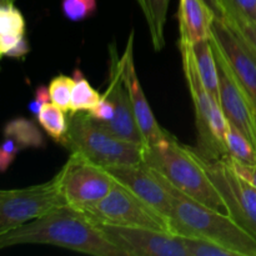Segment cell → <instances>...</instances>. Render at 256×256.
<instances>
[{
  "instance_id": "1",
  "label": "cell",
  "mask_w": 256,
  "mask_h": 256,
  "mask_svg": "<svg viewBox=\"0 0 256 256\" xmlns=\"http://www.w3.org/2000/svg\"><path fill=\"white\" fill-rule=\"evenodd\" d=\"M18 245H50L92 256H125L96 224L70 205L0 235L2 249Z\"/></svg>"
},
{
  "instance_id": "2",
  "label": "cell",
  "mask_w": 256,
  "mask_h": 256,
  "mask_svg": "<svg viewBox=\"0 0 256 256\" xmlns=\"http://www.w3.org/2000/svg\"><path fill=\"white\" fill-rule=\"evenodd\" d=\"M156 175L172 196L169 216L172 232L179 236L210 240L232 250L238 256H256V240L232 218L195 202L175 189L159 172Z\"/></svg>"
},
{
  "instance_id": "3",
  "label": "cell",
  "mask_w": 256,
  "mask_h": 256,
  "mask_svg": "<svg viewBox=\"0 0 256 256\" xmlns=\"http://www.w3.org/2000/svg\"><path fill=\"white\" fill-rule=\"evenodd\" d=\"M142 162L186 196L228 214L224 199L208 174L202 158L175 136L172 135L155 146L145 148Z\"/></svg>"
},
{
  "instance_id": "4",
  "label": "cell",
  "mask_w": 256,
  "mask_h": 256,
  "mask_svg": "<svg viewBox=\"0 0 256 256\" xmlns=\"http://www.w3.org/2000/svg\"><path fill=\"white\" fill-rule=\"evenodd\" d=\"M62 146L105 168L142 164L145 149L142 145L118 138L86 112L70 115L69 130Z\"/></svg>"
},
{
  "instance_id": "5",
  "label": "cell",
  "mask_w": 256,
  "mask_h": 256,
  "mask_svg": "<svg viewBox=\"0 0 256 256\" xmlns=\"http://www.w3.org/2000/svg\"><path fill=\"white\" fill-rule=\"evenodd\" d=\"M68 205L62 172L42 184L0 192V235Z\"/></svg>"
},
{
  "instance_id": "6",
  "label": "cell",
  "mask_w": 256,
  "mask_h": 256,
  "mask_svg": "<svg viewBox=\"0 0 256 256\" xmlns=\"http://www.w3.org/2000/svg\"><path fill=\"white\" fill-rule=\"evenodd\" d=\"M80 212L96 225L149 228L172 232L169 219L164 214L119 182L106 196Z\"/></svg>"
},
{
  "instance_id": "7",
  "label": "cell",
  "mask_w": 256,
  "mask_h": 256,
  "mask_svg": "<svg viewBox=\"0 0 256 256\" xmlns=\"http://www.w3.org/2000/svg\"><path fill=\"white\" fill-rule=\"evenodd\" d=\"M60 172L68 205L78 210L86 209L102 200L118 184L108 168L78 152H70Z\"/></svg>"
},
{
  "instance_id": "8",
  "label": "cell",
  "mask_w": 256,
  "mask_h": 256,
  "mask_svg": "<svg viewBox=\"0 0 256 256\" xmlns=\"http://www.w3.org/2000/svg\"><path fill=\"white\" fill-rule=\"evenodd\" d=\"M205 169L226 205L228 215L256 240V188L232 170L225 158L205 160Z\"/></svg>"
},
{
  "instance_id": "9",
  "label": "cell",
  "mask_w": 256,
  "mask_h": 256,
  "mask_svg": "<svg viewBox=\"0 0 256 256\" xmlns=\"http://www.w3.org/2000/svg\"><path fill=\"white\" fill-rule=\"evenodd\" d=\"M182 59V70L189 86L195 112L198 145L196 152L205 160H219L226 156L228 152L216 140L212 128V96L202 84L195 66L192 45H179Z\"/></svg>"
},
{
  "instance_id": "10",
  "label": "cell",
  "mask_w": 256,
  "mask_h": 256,
  "mask_svg": "<svg viewBox=\"0 0 256 256\" xmlns=\"http://www.w3.org/2000/svg\"><path fill=\"white\" fill-rule=\"evenodd\" d=\"M212 40L219 72V102L228 122L239 129L256 148V109L244 88L235 78L216 42Z\"/></svg>"
},
{
  "instance_id": "11",
  "label": "cell",
  "mask_w": 256,
  "mask_h": 256,
  "mask_svg": "<svg viewBox=\"0 0 256 256\" xmlns=\"http://www.w3.org/2000/svg\"><path fill=\"white\" fill-rule=\"evenodd\" d=\"M125 256H188L182 238L149 228L98 225Z\"/></svg>"
},
{
  "instance_id": "12",
  "label": "cell",
  "mask_w": 256,
  "mask_h": 256,
  "mask_svg": "<svg viewBox=\"0 0 256 256\" xmlns=\"http://www.w3.org/2000/svg\"><path fill=\"white\" fill-rule=\"evenodd\" d=\"M109 78H108V88L104 94L114 104L115 114L109 122H99L102 126H104L105 129L109 130L120 139L142 145L145 148L144 139H142V135L138 126L136 119H135L129 90L125 84L122 58H120L115 45L109 46Z\"/></svg>"
},
{
  "instance_id": "13",
  "label": "cell",
  "mask_w": 256,
  "mask_h": 256,
  "mask_svg": "<svg viewBox=\"0 0 256 256\" xmlns=\"http://www.w3.org/2000/svg\"><path fill=\"white\" fill-rule=\"evenodd\" d=\"M120 58H122L125 84L129 90L135 119H136L138 126L142 132V139H144L145 148L155 146V145L160 144L168 138L172 136V134L166 132L164 128L160 126L158 120L155 119L154 112L150 108V104L148 102L145 92L142 90V84H140L139 78H138L134 62V30L130 32L125 49L120 55Z\"/></svg>"
},
{
  "instance_id": "14",
  "label": "cell",
  "mask_w": 256,
  "mask_h": 256,
  "mask_svg": "<svg viewBox=\"0 0 256 256\" xmlns=\"http://www.w3.org/2000/svg\"><path fill=\"white\" fill-rule=\"evenodd\" d=\"M212 39L216 42L229 62L235 78L249 95L256 109V56L244 40L222 18H216L212 25Z\"/></svg>"
},
{
  "instance_id": "15",
  "label": "cell",
  "mask_w": 256,
  "mask_h": 256,
  "mask_svg": "<svg viewBox=\"0 0 256 256\" xmlns=\"http://www.w3.org/2000/svg\"><path fill=\"white\" fill-rule=\"evenodd\" d=\"M108 170L120 184L126 186L130 192L142 198L169 219L172 212V196L154 170L146 166L144 162L110 166Z\"/></svg>"
},
{
  "instance_id": "16",
  "label": "cell",
  "mask_w": 256,
  "mask_h": 256,
  "mask_svg": "<svg viewBox=\"0 0 256 256\" xmlns=\"http://www.w3.org/2000/svg\"><path fill=\"white\" fill-rule=\"evenodd\" d=\"M40 128L39 124L22 116L10 119L4 125L0 148V172H6L22 150L42 149L45 146V138Z\"/></svg>"
},
{
  "instance_id": "17",
  "label": "cell",
  "mask_w": 256,
  "mask_h": 256,
  "mask_svg": "<svg viewBox=\"0 0 256 256\" xmlns=\"http://www.w3.org/2000/svg\"><path fill=\"white\" fill-rule=\"evenodd\" d=\"M179 45L209 40L216 15L204 0H179Z\"/></svg>"
},
{
  "instance_id": "18",
  "label": "cell",
  "mask_w": 256,
  "mask_h": 256,
  "mask_svg": "<svg viewBox=\"0 0 256 256\" xmlns=\"http://www.w3.org/2000/svg\"><path fill=\"white\" fill-rule=\"evenodd\" d=\"M136 2L144 14L152 48L155 52H162L165 46V25L170 0H136Z\"/></svg>"
},
{
  "instance_id": "19",
  "label": "cell",
  "mask_w": 256,
  "mask_h": 256,
  "mask_svg": "<svg viewBox=\"0 0 256 256\" xmlns=\"http://www.w3.org/2000/svg\"><path fill=\"white\" fill-rule=\"evenodd\" d=\"M192 56L199 76L208 92L219 100V72L212 40H202L192 45Z\"/></svg>"
},
{
  "instance_id": "20",
  "label": "cell",
  "mask_w": 256,
  "mask_h": 256,
  "mask_svg": "<svg viewBox=\"0 0 256 256\" xmlns=\"http://www.w3.org/2000/svg\"><path fill=\"white\" fill-rule=\"evenodd\" d=\"M25 22L22 12L14 4L0 5V54L9 52L25 36Z\"/></svg>"
},
{
  "instance_id": "21",
  "label": "cell",
  "mask_w": 256,
  "mask_h": 256,
  "mask_svg": "<svg viewBox=\"0 0 256 256\" xmlns=\"http://www.w3.org/2000/svg\"><path fill=\"white\" fill-rule=\"evenodd\" d=\"M38 124L52 138L55 142L64 145L69 130V120L66 119V112L60 109L54 102H49L44 104L36 116Z\"/></svg>"
},
{
  "instance_id": "22",
  "label": "cell",
  "mask_w": 256,
  "mask_h": 256,
  "mask_svg": "<svg viewBox=\"0 0 256 256\" xmlns=\"http://www.w3.org/2000/svg\"><path fill=\"white\" fill-rule=\"evenodd\" d=\"M75 79L74 89L72 94V104H70L69 114H76L80 112H89L99 102L102 95L90 85L85 75L80 69H75L72 72Z\"/></svg>"
},
{
  "instance_id": "23",
  "label": "cell",
  "mask_w": 256,
  "mask_h": 256,
  "mask_svg": "<svg viewBox=\"0 0 256 256\" xmlns=\"http://www.w3.org/2000/svg\"><path fill=\"white\" fill-rule=\"evenodd\" d=\"M225 144L230 158L244 164H256V148L239 129L229 122L225 134Z\"/></svg>"
},
{
  "instance_id": "24",
  "label": "cell",
  "mask_w": 256,
  "mask_h": 256,
  "mask_svg": "<svg viewBox=\"0 0 256 256\" xmlns=\"http://www.w3.org/2000/svg\"><path fill=\"white\" fill-rule=\"evenodd\" d=\"M75 79L74 76H69L65 74H59L50 80L49 92L52 98V102L64 110L65 112H70V104H72V94L74 89Z\"/></svg>"
},
{
  "instance_id": "25",
  "label": "cell",
  "mask_w": 256,
  "mask_h": 256,
  "mask_svg": "<svg viewBox=\"0 0 256 256\" xmlns=\"http://www.w3.org/2000/svg\"><path fill=\"white\" fill-rule=\"evenodd\" d=\"M182 238L188 256H238L236 252L222 245L200 238Z\"/></svg>"
},
{
  "instance_id": "26",
  "label": "cell",
  "mask_w": 256,
  "mask_h": 256,
  "mask_svg": "<svg viewBox=\"0 0 256 256\" xmlns=\"http://www.w3.org/2000/svg\"><path fill=\"white\" fill-rule=\"evenodd\" d=\"M222 19H224L230 29L244 40L245 44L249 46V49L256 56V22L232 14H226Z\"/></svg>"
},
{
  "instance_id": "27",
  "label": "cell",
  "mask_w": 256,
  "mask_h": 256,
  "mask_svg": "<svg viewBox=\"0 0 256 256\" xmlns=\"http://www.w3.org/2000/svg\"><path fill=\"white\" fill-rule=\"evenodd\" d=\"M96 0H62V15L74 22H82L95 14Z\"/></svg>"
},
{
  "instance_id": "28",
  "label": "cell",
  "mask_w": 256,
  "mask_h": 256,
  "mask_svg": "<svg viewBox=\"0 0 256 256\" xmlns=\"http://www.w3.org/2000/svg\"><path fill=\"white\" fill-rule=\"evenodd\" d=\"M225 14L238 15L256 22V0H224Z\"/></svg>"
},
{
  "instance_id": "29",
  "label": "cell",
  "mask_w": 256,
  "mask_h": 256,
  "mask_svg": "<svg viewBox=\"0 0 256 256\" xmlns=\"http://www.w3.org/2000/svg\"><path fill=\"white\" fill-rule=\"evenodd\" d=\"M88 114L92 119L98 120V122H109V120L112 119V116L115 114L114 104H112V102L106 95L102 94L99 102L92 110H89Z\"/></svg>"
},
{
  "instance_id": "30",
  "label": "cell",
  "mask_w": 256,
  "mask_h": 256,
  "mask_svg": "<svg viewBox=\"0 0 256 256\" xmlns=\"http://www.w3.org/2000/svg\"><path fill=\"white\" fill-rule=\"evenodd\" d=\"M224 158L225 160L229 162L230 166L232 168V170H234L240 178H242L245 182H248L249 184H252V186L256 188V164H244V162H238V160L232 159L229 155H226V156Z\"/></svg>"
},
{
  "instance_id": "31",
  "label": "cell",
  "mask_w": 256,
  "mask_h": 256,
  "mask_svg": "<svg viewBox=\"0 0 256 256\" xmlns=\"http://www.w3.org/2000/svg\"><path fill=\"white\" fill-rule=\"evenodd\" d=\"M52 102V98H50L49 88L45 86V85H39L36 88L34 92V99L29 102L28 108H29V112L34 115L35 118L39 115L40 110L42 109L44 104Z\"/></svg>"
},
{
  "instance_id": "32",
  "label": "cell",
  "mask_w": 256,
  "mask_h": 256,
  "mask_svg": "<svg viewBox=\"0 0 256 256\" xmlns=\"http://www.w3.org/2000/svg\"><path fill=\"white\" fill-rule=\"evenodd\" d=\"M30 52V44L28 42L26 36L22 38L18 44H15L9 52H5L2 58H9V59L15 60H24L25 56Z\"/></svg>"
},
{
  "instance_id": "33",
  "label": "cell",
  "mask_w": 256,
  "mask_h": 256,
  "mask_svg": "<svg viewBox=\"0 0 256 256\" xmlns=\"http://www.w3.org/2000/svg\"><path fill=\"white\" fill-rule=\"evenodd\" d=\"M208 5L212 9L216 18H224L225 14V2L224 0H204Z\"/></svg>"
},
{
  "instance_id": "34",
  "label": "cell",
  "mask_w": 256,
  "mask_h": 256,
  "mask_svg": "<svg viewBox=\"0 0 256 256\" xmlns=\"http://www.w3.org/2000/svg\"><path fill=\"white\" fill-rule=\"evenodd\" d=\"M15 0H0V5H5V4H14Z\"/></svg>"
}]
</instances>
